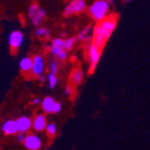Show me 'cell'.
Here are the masks:
<instances>
[{"instance_id":"obj_8","label":"cell","mask_w":150,"mask_h":150,"mask_svg":"<svg viewBox=\"0 0 150 150\" xmlns=\"http://www.w3.org/2000/svg\"><path fill=\"white\" fill-rule=\"evenodd\" d=\"M44 68H45V64L42 56L37 55L33 58V66H32L33 75H35L36 77L42 76L43 71H44Z\"/></svg>"},{"instance_id":"obj_16","label":"cell","mask_w":150,"mask_h":150,"mask_svg":"<svg viewBox=\"0 0 150 150\" xmlns=\"http://www.w3.org/2000/svg\"><path fill=\"white\" fill-rule=\"evenodd\" d=\"M93 32L91 33V30L90 28H86L82 30V32L78 35V39L81 41H87L90 40V39H93Z\"/></svg>"},{"instance_id":"obj_23","label":"cell","mask_w":150,"mask_h":150,"mask_svg":"<svg viewBox=\"0 0 150 150\" xmlns=\"http://www.w3.org/2000/svg\"><path fill=\"white\" fill-rule=\"evenodd\" d=\"M24 138H25V133L24 132H19L17 134V141L19 143H23V141H24Z\"/></svg>"},{"instance_id":"obj_7","label":"cell","mask_w":150,"mask_h":150,"mask_svg":"<svg viewBox=\"0 0 150 150\" xmlns=\"http://www.w3.org/2000/svg\"><path fill=\"white\" fill-rule=\"evenodd\" d=\"M23 145L26 149L28 150H38L42 145L41 139L35 134H28L25 135L24 141H23Z\"/></svg>"},{"instance_id":"obj_14","label":"cell","mask_w":150,"mask_h":150,"mask_svg":"<svg viewBox=\"0 0 150 150\" xmlns=\"http://www.w3.org/2000/svg\"><path fill=\"white\" fill-rule=\"evenodd\" d=\"M32 66H33V59L28 57L22 58L20 61V69L23 73H28L32 71Z\"/></svg>"},{"instance_id":"obj_5","label":"cell","mask_w":150,"mask_h":150,"mask_svg":"<svg viewBox=\"0 0 150 150\" xmlns=\"http://www.w3.org/2000/svg\"><path fill=\"white\" fill-rule=\"evenodd\" d=\"M42 108L45 112L58 113L60 112L61 109H62V105H61V103L56 102L53 98L46 97L42 101Z\"/></svg>"},{"instance_id":"obj_12","label":"cell","mask_w":150,"mask_h":150,"mask_svg":"<svg viewBox=\"0 0 150 150\" xmlns=\"http://www.w3.org/2000/svg\"><path fill=\"white\" fill-rule=\"evenodd\" d=\"M2 131L6 135H13L18 132L17 125H16V121H6L2 124Z\"/></svg>"},{"instance_id":"obj_26","label":"cell","mask_w":150,"mask_h":150,"mask_svg":"<svg viewBox=\"0 0 150 150\" xmlns=\"http://www.w3.org/2000/svg\"><path fill=\"white\" fill-rule=\"evenodd\" d=\"M125 1H130V0H125Z\"/></svg>"},{"instance_id":"obj_9","label":"cell","mask_w":150,"mask_h":150,"mask_svg":"<svg viewBox=\"0 0 150 150\" xmlns=\"http://www.w3.org/2000/svg\"><path fill=\"white\" fill-rule=\"evenodd\" d=\"M23 42V34L19 30L12 32L8 36V44L12 50H17L21 46Z\"/></svg>"},{"instance_id":"obj_6","label":"cell","mask_w":150,"mask_h":150,"mask_svg":"<svg viewBox=\"0 0 150 150\" xmlns=\"http://www.w3.org/2000/svg\"><path fill=\"white\" fill-rule=\"evenodd\" d=\"M86 4L84 0H73L65 8L64 16H70L73 14H79L85 10Z\"/></svg>"},{"instance_id":"obj_13","label":"cell","mask_w":150,"mask_h":150,"mask_svg":"<svg viewBox=\"0 0 150 150\" xmlns=\"http://www.w3.org/2000/svg\"><path fill=\"white\" fill-rule=\"evenodd\" d=\"M50 53L53 54L54 56H56L59 60L63 61L67 58V53H66V50L62 47H57V46L52 45V47H50Z\"/></svg>"},{"instance_id":"obj_24","label":"cell","mask_w":150,"mask_h":150,"mask_svg":"<svg viewBox=\"0 0 150 150\" xmlns=\"http://www.w3.org/2000/svg\"><path fill=\"white\" fill-rule=\"evenodd\" d=\"M73 93V89H71V86H66V88L64 89V95L65 96H69Z\"/></svg>"},{"instance_id":"obj_19","label":"cell","mask_w":150,"mask_h":150,"mask_svg":"<svg viewBox=\"0 0 150 150\" xmlns=\"http://www.w3.org/2000/svg\"><path fill=\"white\" fill-rule=\"evenodd\" d=\"M47 81H48V85H50V88H55V86L57 85L58 83V78L56 77L55 74H50L47 77Z\"/></svg>"},{"instance_id":"obj_10","label":"cell","mask_w":150,"mask_h":150,"mask_svg":"<svg viewBox=\"0 0 150 150\" xmlns=\"http://www.w3.org/2000/svg\"><path fill=\"white\" fill-rule=\"evenodd\" d=\"M16 125H17L18 132H26L32 127V120L28 117H21V118L16 120Z\"/></svg>"},{"instance_id":"obj_2","label":"cell","mask_w":150,"mask_h":150,"mask_svg":"<svg viewBox=\"0 0 150 150\" xmlns=\"http://www.w3.org/2000/svg\"><path fill=\"white\" fill-rule=\"evenodd\" d=\"M108 10H109V5H108L107 0H96L90 5L89 13L95 20L101 21L106 17Z\"/></svg>"},{"instance_id":"obj_1","label":"cell","mask_w":150,"mask_h":150,"mask_svg":"<svg viewBox=\"0 0 150 150\" xmlns=\"http://www.w3.org/2000/svg\"><path fill=\"white\" fill-rule=\"evenodd\" d=\"M115 25H117V17L115 16L102 19L93 30V42L100 48H102L107 39L115 30Z\"/></svg>"},{"instance_id":"obj_22","label":"cell","mask_w":150,"mask_h":150,"mask_svg":"<svg viewBox=\"0 0 150 150\" xmlns=\"http://www.w3.org/2000/svg\"><path fill=\"white\" fill-rule=\"evenodd\" d=\"M58 71V63L56 61H52L50 63V74H57Z\"/></svg>"},{"instance_id":"obj_11","label":"cell","mask_w":150,"mask_h":150,"mask_svg":"<svg viewBox=\"0 0 150 150\" xmlns=\"http://www.w3.org/2000/svg\"><path fill=\"white\" fill-rule=\"evenodd\" d=\"M32 127L36 131H42L46 127V118L43 115H38L32 122Z\"/></svg>"},{"instance_id":"obj_4","label":"cell","mask_w":150,"mask_h":150,"mask_svg":"<svg viewBox=\"0 0 150 150\" xmlns=\"http://www.w3.org/2000/svg\"><path fill=\"white\" fill-rule=\"evenodd\" d=\"M101 50L98 45H96L95 43H91L88 47V59H89V63H90V71H93L97 66L98 62L100 60L101 57Z\"/></svg>"},{"instance_id":"obj_25","label":"cell","mask_w":150,"mask_h":150,"mask_svg":"<svg viewBox=\"0 0 150 150\" xmlns=\"http://www.w3.org/2000/svg\"><path fill=\"white\" fill-rule=\"evenodd\" d=\"M40 102H41L40 99H38V98H35V99H33V101H32V103H33V104H35V105L39 104Z\"/></svg>"},{"instance_id":"obj_17","label":"cell","mask_w":150,"mask_h":150,"mask_svg":"<svg viewBox=\"0 0 150 150\" xmlns=\"http://www.w3.org/2000/svg\"><path fill=\"white\" fill-rule=\"evenodd\" d=\"M50 35V32L46 28H39L36 30V36L40 38H48Z\"/></svg>"},{"instance_id":"obj_21","label":"cell","mask_w":150,"mask_h":150,"mask_svg":"<svg viewBox=\"0 0 150 150\" xmlns=\"http://www.w3.org/2000/svg\"><path fill=\"white\" fill-rule=\"evenodd\" d=\"M52 45L57 46V47L64 48L63 47V46H64V40H63V39H59V38H56V39H54L53 40V42H52Z\"/></svg>"},{"instance_id":"obj_3","label":"cell","mask_w":150,"mask_h":150,"mask_svg":"<svg viewBox=\"0 0 150 150\" xmlns=\"http://www.w3.org/2000/svg\"><path fill=\"white\" fill-rule=\"evenodd\" d=\"M28 16L32 19L33 24L35 26H39L45 18V11L42 10L38 4L34 3L30 5V10H28Z\"/></svg>"},{"instance_id":"obj_15","label":"cell","mask_w":150,"mask_h":150,"mask_svg":"<svg viewBox=\"0 0 150 150\" xmlns=\"http://www.w3.org/2000/svg\"><path fill=\"white\" fill-rule=\"evenodd\" d=\"M83 80V71L80 68L74 70L73 75H71V82L74 85H79Z\"/></svg>"},{"instance_id":"obj_20","label":"cell","mask_w":150,"mask_h":150,"mask_svg":"<svg viewBox=\"0 0 150 150\" xmlns=\"http://www.w3.org/2000/svg\"><path fill=\"white\" fill-rule=\"evenodd\" d=\"M45 129H46L47 134L50 135V137H54V135L56 134V132H57V127H56V125L55 124H53V123H50V124H46Z\"/></svg>"},{"instance_id":"obj_18","label":"cell","mask_w":150,"mask_h":150,"mask_svg":"<svg viewBox=\"0 0 150 150\" xmlns=\"http://www.w3.org/2000/svg\"><path fill=\"white\" fill-rule=\"evenodd\" d=\"M75 42H76V38H68V39L64 40V46L63 47H64V50L66 52H68V50H70L73 48Z\"/></svg>"}]
</instances>
